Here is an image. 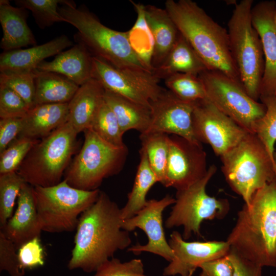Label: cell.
Masks as SVG:
<instances>
[{
    "label": "cell",
    "mask_w": 276,
    "mask_h": 276,
    "mask_svg": "<svg viewBox=\"0 0 276 276\" xmlns=\"http://www.w3.org/2000/svg\"><path fill=\"white\" fill-rule=\"evenodd\" d=\"M139 164L132 188L128 194L127 201L121 209L123 220L134 217L146 204V196L151 187L158 182L157 177L151 168L145 151L140 150Z\"/></svg>",
    "instance_id": "obj_29"
},
{
    "label": "cell",
    "mask_w": 276,
    "mask_h": 276,
    "mask_svg": "<svg viewBox=\"0 0 276 276\" xmlns=\"http://www.w3.org/2000/svg\"><path fill=\"white\" fill-rule=\"evenodd\" d=\"M195 103L181 100L165 89L156 99L150 102L151 122L145 133L171 134L201 144L196 138L193 128Z\"/></svg>",
    "instance_id": "obj_16"
},
{
    "label": "cell",
    "mask_w": 276,
    "mask_h": 276,
    "mask_svg": "<svg viewBox=\"0 0 276 276\" xmlns=\"http://www.w3.org/2000/svg\"><path fill=\"white\" fill-rule=\"evenodd\" d=\"M78 134L67 121L39 140L16 172L33 187H48L59 183L77 149Z\"/></svg>",
    "instance_id": "obj_6"
},
{
    "label": "cell",
    "mask_w": 276,
    "mask_h": 276,
    "mask_svg": "<svg viewBox=\"0 0 276 276\" xmlns=\"http://www.w3.org/2000/svg\"><path fill=\"white\" fill-rule=\"evenodd\" d=\"M137 14L133 27L127 31L130 44L144 67L152 72L154 39L145 18L144 5L130 1Z\"/></svg>",
    "instance_id": "obj_30"
},
{
    "label": "cell",
    "mask_w": 276,
    "mask_h": 276,
    "mask_svg": "<svg viewBox=\"0 0 276 276\" xmlns=\"http://www.w3.org/2000/svg\"><path fill=\"white\" fill-rule=\"evenodd\" d=\"M200 276H233L234 267L228 255L201 264Z\"/></svg>",
    "instance_id": "obj_44"
},
{
    "label": "cell",
    "mask_w": 276,
    "mask_h": 276,
    "mask_svg": "<svg viewBox=\"0 0 276 276\" xmlns=\"http://www.w3.org/2000/svg\"><path fill=\"white\" fill-rule=\"evenodd\" d=\"M93 78L104 88L137 103L150 107L165 88L152 72L137 68H117L93 57Z\"/></svg>",
    "instance_id": "obj_12"
},
{
    "label": "cell",
    "mask_w": 276,
    "mask_h": 276,
    "mask_svg": "<svg viewBox=\"0 0 276 276\" xmlns=\"http://www.w3.org/2000/svg\"><path fill=\"white\" fill-rule=\"evenodd\" d=\"M206 154L201 144L181 136H169V152L165 182L176 191L187 188L207 173Z\"/></svg>",
    "instance_id": "obj_14"
},
{
    "label": "cell",
    "mask_w": 276,
    "mask_h": 276,
    "mask_svg": "<svg viewBox=\"0 0 276 276\" xmlns=\"http://www.w3.org/2000/svg\"><path fill=\"white\" fill-rule=\"evenodd\" d=\"M274 22H275V27H276V14L275 15V17H274Z\"/></svg>",
    "instance_id": "obj_47"
},
{
    "label": "cell",
    "mask_w": 276,
    "mask_h": 276,
    "mask_svg": "<svg viewBox=\"0 0 276 276\" xmlns=\"http://www.w3.org/2000/svg\"><path fill=\"white\" fill-rule=\"evenodd\" d=\"M17 250L14 244L0 231V271H7L10 276H24L21 269Z\"/></svg>",
    "instance_id": "obj_42"
},
{
    "label": "cell",
    "mask_w": 276,
    "mask_h": 276,
    "mask_svg": "<svg viewBox=\"0 0 276 276\" xmlns=\"http://www.w3.org/2000/svg\"><path fill=\"white\" fill-rule=\"evenodd\" d=\"M226 241L242 257L262 267H276V179L244 203Z\"/></svg>",
    "instance_id": "obj_2"
},
{
    "label": "cell",
    "mask_w": 276,
    "mask_h": 276,
    "mask_svg": "<svg viewBox=\"0 0 276 276\" xmlns=\"http://www.w3.org/2000/svg\"><path fill=\"white\" fill-rule=\"evenodd\" d=\"M106 142L117 147L125 146L118 121L104 99L90 128Z\"/></svg>",
    "instance_id": "obj_33"
},
{
    "label": "cell",
    "mask_w": 276,
    "mask_h": 276,
    "mask_svg": "<svg viewBox=\"0 0 276 276\" xmlns=\"http://www.w3.org/2000/svg\"><path fill=\"white\" fill-rule=\"evenodd\" d=\"M30 109L25 101L12 89L0 85V118H23Z\"/></svg>",
    "instance_id": "obj_40"
},
{
    "label": "cell",
    "mask_w": 276,
    "mask_h": 276,
    "mask_svg": "<svg viewBox=\"0 0 276 276\" xmlns=\"http://www.w3.org/2000/svg\"><path fill=\"white\" fill-rule=\"evenodd\" d=\"M175 202V198L170 195L160 200H148L146 205L134 217L122 220V229L130 232L139 228L148 238L147 243L132 245L127 249L128 251L136 255L148 252L159 256L169 262L172 260L174 253L166 238L163 213L166 208Z\"/></svg>",
    "instance_id": "obj_15"
},
{
    "label": "cell",
    "mask_w": 276,
    "mask_h": 276,
    "mask_svg": "<svg viewBox=\"0 0 276 276\" xmlns=\"http://www.w3.org/2000/svg\"><path fill=\"white\" fill-rule=\"evenodd\" d=\"M168 240L174 258L163 271L164 276H188L200 265L228 255L230 245L226 240L188 241L177 231H173Z\"/></svg>",
    "instance_id": "obj_17"
},
{
    "label": "cell",
    "mask_w": 276,
    "mask_h": 276,
    "mask_svg": "<svg viewBox=\"0 0 276 276\" xmlns=\"http://www.w3.org/2000/svg\"><path fill=\"white\" fill-rule=\"evenodd\" d=\"M35 77L34 71L0 72V85L13 90L31 109L34 106Z\"/></svg>",
    "instance_id": "obj_37"
},
{
    "label": "cell",
    "mask_w": 276,
    "mask_h": 276,
    "mask_svg": "<svg viewBox=\"0 0 276 276\" xmlns=\"http://www.w3.org/2000/svg\"><path fill=\"white\" fill-rule=\"evenodd\" d=\"M100 192L99 189L74 188L64 179L51 187H33L42 231L59 233L75 230L80 216L97 201Z\"/></svg>",
    "instance_id": "obj_9"
},
{
    "label": "cell",
    "mask_w": 276,
    "mask_h": 276,
    "mask_svg": "<svg viewBox=\"0 0 276 276\" xmlns=\"http://www.w3.org/2000/svg\"><path fill=\"white\" fill-rule=\"evenodd\" d=\"M93 276H148L145 274L144 264L139 259L122 262L114 257L100 266Z\"/></svg>",
    "instance_id": "obj_39"
},
{
    "label": "cell",
    "mask_w": 276,
    "mask_h": 276,
    "mask_svg": "<svg viewBox=\"0 0 276 276\" xmlns=\"http://www.w3.org/2000/svg\"><path fill=\"white\" fill-rule=\"evenodd\" d=\"M84 140L64 174L72 187L85 191L99 189L103 180L122 170L128 154L126 146L117 147L91 129L84 131Z\"/></svg>",
    "instance_id": "obj_8"
},
{
    "label": "cell",
    "mask_w": 276,
    "mask_h": 276,
    "mask_svg": "<svg viewBox=\"0 0 276 276\" xmlns=\"http://www.w3.org/2000/svg\"><path fill=\"white\" fill-rule=\"evenodd\" d=\"M73 45V42L66 35H61L40 45L4 51L0 55V72L34 71L45 59L57 55Z\"/></svg>",
    "instance_id": "obj_20"
},
{
    "label": "cell",
    "mask_w": 276,
    "mask_h": 276,
    "mask_svg": "<svg viewBox=\"0 0 276 276\" xmlns=\"http://www.w3.org/2000/svg\"><path fill=\"white\" fill-rule=\"evenodd\" d=\"M192 122L197 140L209 145L220 157L248 133L207 99L195 103Z\"/></svg>",
    "instance_id": "obj_13"
},
{
    "label": "cell",
    "mask_w": 276,
    "mask_h": 276,
    "mask_svg": "<svg viewBox=\"0 0 276 276\" xmlns=\"http://www.w3.org/2000/svg\"><path fill=\"white\" fill-rule=\"evenodd\" d=\"M22 118H7L0 120V153L2 152L21 132Z\"/></svg>",
    "instance_id": "obj_43"
},
{
    "label": "cell",
    "mask_w": 276,
    "mask_h": 276,
    "mask_svg": "<svg viewBox=\"0 0 276 276\" xmlns=\"http://www.w3.org/2000/svg\"><path fill=\"white\" fill-rule=\"evenodd\" d=\"M165 5L179 33L207 69L220 72L242 84L231 52L227 30L192 0H167Z\"/></svg>",
    "instance_id": "obj_3"
},
{
    "label": "cell",
    "mask_w": 276,
    "mask_h": 276,
    "mask_svg": "<svg viewBox=\"0 0 276 276\" xmlns=\"http://www.w3.org/2000/svg\"><path fill=\"white\" fill-rule=\"evenodd\" d=\"M65 0H17V7L31 11L38 27L44 29L56 22H64L66 20L60 14L59 5Z\"/></svg>",
    "instance_id": "obj_35"
},
{
    "label": "cell",
    "mask_w": 276,
    "mask_h": 276,
    "mask_svg": "<svg viewBox=\"0 0 276 276\" xmlns=\"http://www.w3.org/2000/svg\"><path fill=\"white\" fill-rule=\"evenodd\" d=\"M68 103L42 104L34 106L22 118L17 137L40 140L67 122Z\"/></svg>",
    "instance_id": "obj_24"
},
{
    "label": "cell",
    "mask_w": 276,
    "mask_h": 276,
    "mask_svg": "<svg viewBox=\"0 0 276 276\" xmlns=\"http://www.w3.org/2000/svg\"><path fill=\"white\" fill-rule=\"evenodd\" d=\"M21 269H32L44 264V250L40 237L35 238L25 243L17 250Z\"/></svg>",
    "instance_id": "obj_41"
},
{
    "label": "cell",
    "mask_w": 276,
    "mask_h": 276,
    "mask_svg": "<svg viewBox=\"0 0 276 276\" xmlns=\"http://www.w3.org/2000/svg\"><path fill=\"white\" fill-rule=\"evenodd\" d=\"M208 70L188 41L180 33L164 62L152 73L160 79L176 73L198 75Z\"/></svg>",
    "instance_id": "obj_26"
},
{
    "label": "cell",
    "mask_w": 276,
    "mask_h": 276,
    "mask_svg": "<svg viewBox=\"0 0 276 276\" xmlns=\"http://www.w3.org/2000/svg\"><path fill=\"white\" fill-rule=\"evenodd\" d=\"M198 77L206 99L247 132L254 133L257 122L265 114V105L252 98L242 84L220 72L206 70Z\"/></svg>",
    "instance_id": "obj_11"
},
{
    "label": "cell",
    "mask_w": 276,
    "mask_h": 276,
    "mask_svg": "<svg viewBox=\"0 0 276 276\" xmlns=\"http://www.w3.org/2000/svg\"><path fill=\"white\" fill-rule=\"evenodd\" d=\"M228 256L234 267L233 276H262L261 266L242 257L233 250H229Z\"/></svg>",
    "instance_id": "obj_45"
},
{
    "label": "cell",
    "mask_w": 276,
    "mask_h": 276,
    "mask_svg": "<svg viewBox=\"0 0 276 276\" xmlns=\"http://www.w3.org/2000/svg\"><path fill=\"white\" fill-rule=\"evenodd\" d=\"M164 82L168 89L181 100L196 102L206 99L204 85L198 75L176 73L166 78Z\"/></svg>",
    "instance_id": "obj_32"
},
{
    "label": "cell",
    "mask_w": 276,
    "mask_h": 276,
    "mask_svg": "<svg viewBox=\"0 0 276 276\" xmlns=\"http://www.w3.org/2000/svg\"><path fill=\"white\" fill-rule=\"evenodd\" d=\"M58 10L66 22L77 30L75 40L83 45L93 57L117 68L148 71L132 50L127 31H118L105 26L85 6L77 7L72 1L65 0Z\"/></svg>",
    "instance_id": "obj_4"
},
{
    "label": "cell",
    "mask_w": 276,
    "mask_h": 276,
    "mask_svg": "<svg viewBox=\"0 0 276 276\" xmlns=\"http://www.w3.org/2000/svg\"><path fill=\"white\" fill-rule=\"evenodd\" d=\"M273 162H274V166L275 167V170H276V151H274L273 153Z\"/></svg>",
    "instance_id": "obj_46"
},
{
    "label": "cell",
    "mask_w": 276,
    "mask_h": 276,
    "mask_svg": "<svg viewBox=\"0 0 276 276\" xmlns=\"http://www.w3.org/2000/svg\"><path fill=\"white\" fill-rule=\"evenodd\" d=\"M39 140L17 137L0 153V175L16 172L20 164Z\"/></svg>",
    "instance_id": "obj_38"
},
{
    "label": "cell",
    "mask_w": 276,
    "mask_h": 276,
    "mask_svg": "<svg viewBox=\"0 0 276 276\" xmlns=\"http://www.w3.org/2000/svg\"><path fill=\"white\" fill-rule=\"evenodd\" d=\"M93 57L83 45L76 43L53 60L41 62L35 71L61 75L80 86L93 78Z\"/></svg>",
    "instance_id": "obj_21"
},
{
    "label": "cell",
    "mask_w": 276,
    "mask_h": 276,
    "mask_svg": "<svg viewBox=\"0 0 276 276\" xmlns=\"http://www.w3.org/2000/svg\"><path fill=\"white\" fill-rule=\"evenodd\" d=\"M217 167L208 168L201 179L183 190L176 191L175 202L165 222L168 229L182 226V237L187 240L192 234L201 237L200 228L204 220L221 219L228 213L229 203L225 199L211 196L206 187L217 172Z\"/></svg>",
    "instance_id": "obj_10"
},
{
    "label": "cell",
    "mask_w": 276,
    "mask_h": 276,
    "mask_svg": "<svg viewBox=\"0 0 276 276\" xmlns=\"http://www.w3.org/2000/svg\"><path fill=\"white\" fill-rule=\"evenodd\" d=\"M193 273L194 272H192L191 273H190V274L188 276H192Z\"/></svg>",
    "instance_id": "obj_48"
},
{
    "label": "cell",
    "mask_w": 276,
    "mask_h": 276,
    "mask_svg": "<svg viewBox=\"0 0 276 276\" xmlns=\"http://www.w3.org/2000/svg\"><path fill=\"white\" fill-rule=\"evenodd\" d=\"M144 12L154 39L153 71L165 60L176 41L179 32L165 9L151 5H144Z\"/></svg>",
    "instance_id": "obj_25"
},
{
    "label": "cell",
    "mask_w": 276,
    "mask_h": 276,
    "mask_svg": "<svg viewBox=\"0 0 276 276\" xmlns=\"http://www.w3.org/2000/svg\"><path fill=\"white\" fill-rule=\"evenodd\" d=\"M104 93L102 84L92 78L79 87L68 102L67 121L78 134L90 128L104 101Z\"/></svg>",
    "instance_id": "obj_22"
},
{
    "label": "cell",
    "mask_w": 276,
    "mask_h": 276,
    "mask_svg": "<svg viewBox=\"0 0 276 276\" xmlns=\"http://www.w3.org/2000/svg\"><path fill=\"white\" fill-rule=\"evenodd\" d=\"M122 220L118 205L100 191L97 201L80 217L67 268L95 272L116 252L131 246L129 232L122 228Z\"/></svg>",
    "instance_id": "obj_1"
},
{
    "label": "cell",
    "mask_w": 276,
    "mask_h": 276,
    "mask_svg": "<svg viewBox=\"0 0 276 276\" xmlns=\"http://www.w3.org/2000/svg\"><path fill=\"white\" fill-rule=\"evenodd\" d=\"M34 106L42 104L67 103L79 86L65 77L52 72L34 71Z\"/></svg>",
    "instance_id": "obj_28"
},
{
    "label": "cell",
    "mask_w": 276,
    "mask_h": 276,
    "mask_svg": "<svg viewBox=\"0 0 276 276\" xmlns=\"http://www.w3.org/2000/svg\"><path fill=\"white\" fill-rule=\"evenodd\" d=\"M25 182L16 172L0 175V227L13 216L15 201Z\"/></svg>",
    "instance_id": "obj_34"
},
{
    "label": "cell",
    "mask_w": 276,
    "mask_h": 276,
    "mask_svg": "<svg viewBox=\"0 0 276 276\" xmlns=\"http://www.w3.org/2000/svg\"><path fill=\"white\" fill-rule=\"evenodd\" d=\"M275 14L276 2L273 0L261 1L251 11L252 24L261 39L265 59L259 100L276 95Z\"/></svg>",
    "instance_id": "obj_18"
},
{
    "label": "cell",
    "mask_w": 276,
    "mask_h": 276,
    "mask_svg": "<svg viewBox=\"0 0 276 276\" xmlns=\"http://www.w3.org/2000/svg\"><path fill=\"white\" fill-rule=\"evenodd\" d=\"M142 149L158 182L164 185L169 152V135L159 132L140 134Z\"/></svg>",
    "instance_id": "obj_31"
},
{
    "label": "cell",
    "mask_w": 276,
    "mask_h": 276,
    "mask_svg": "<svg viewBox=\"0 0 276 276\" xmlns=\"http://www.w3.org/2000/svg\"><path fill=\"white\" fill-rule=\"evenodd\" d=\"M17 208L6 224L1 228L17 250L25 243L40 237L42 231L33 195V187L25 182L17 199Z\"/></svg>",
    "instance_id": "obj_19"
},
{
    "label": "cell",
    "mask_w": 276,
    "mask_h": 276,
    "mask_svg": "<svg viewBox=\"0 0 276 276\" xmlns=\"http://www.w3.org/2000/svg\"><path fill=\"white\" fill-rule=\"evenodd\" d=\"M28 10L12 6L8 0L0 1V23L3 37L0 47L4 51L36 45V41L28 25Z\"/></svg>",
    "instance_id": "obj_23"
},
{
    "label": "cell",
    "mask_w": 276,
    "mask_h": 276,
    "mask_svg": "<svg viewBox=\"0 0 276 276\" xmlns=\"http://www.w3.org/2000/svg\"><path fill=\"white\" fill-rule=\"evenodd\" d=\"M104 99L115 114L124 134L136 130L140 134L146 132L150 124V107L147 106L105 89Z\"/></svg>",
    "instance_id": "obj_27"
},
{
    "label": "cell",
    "mask_w": 276,
    "mask_h": 276,
    "mask_svg": "<svg viewBox=\"0 0 276 276\" xmlns=\"http://www.w3.org/2000/svg\"><path fill=\"white\" fill-rule=\"evenodd\" d=\"M220 159L226 181L245 204L250 203L258 190L276 179L273 160L255 133L248 132Z\"/></svg>",
    "instance_id": "obj_5"
},
{
    "label": "cell",
    "mask_w": 276,
    "mask_h": 276,
    "mask_svg": "<svg viewBox=\"0 0 276 276\" xmlns=\"http://www.w3.org/2000/svg\"><path fill=\"white\" fill-rule=\"evenodd\" d=\"M265 106L264 116L257 122L255 133L266 147L273 160L276 143V95L260 99Z\"/></svg>",
    "instance_id": "obj_36"
},
{
    "label": "cell",
    "mask_w": 276,
    "mask_h": 276,
    "mask_svg": "<svg viewBox=\"0 0 276 276\" xmlns=\"http://www.w3.org/2000/svg\"><path fill=\"white\" fill-rule=\"evenodd\" d=\"M253 0L235 3L227 22V32L232 57L241 83L247 93L258 101L265 70L261 39L251 19Z\"/></svg>",
    "instance_id": "obj_7"
}]
</instances>
